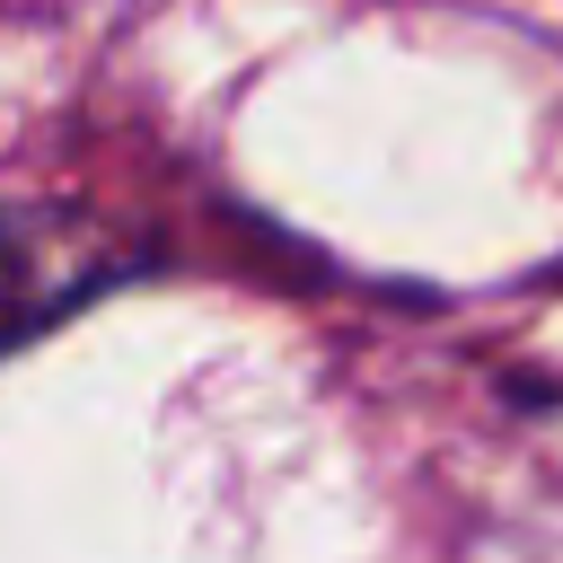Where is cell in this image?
Instances as JSON below:
<instances>
[{
    "label": "cell",
    "instance_id": "1",
    "mask_svg": "<svg viewBox=\"0 0 563 563\" xmlns=\"http://www.w3.org/2000/svg\"><path fill=\"white\" fill-rule=\"evenodd\" d=\"M123 273H132V246L88 202L0 194V352L35 343L44 325H62L70 308H88Z\"/></svg>",
    "mask_w": 563,
    "mask_h": 563
}]
</instances>
